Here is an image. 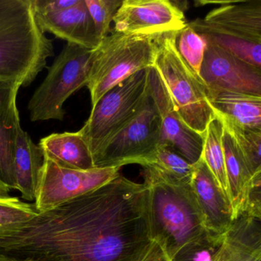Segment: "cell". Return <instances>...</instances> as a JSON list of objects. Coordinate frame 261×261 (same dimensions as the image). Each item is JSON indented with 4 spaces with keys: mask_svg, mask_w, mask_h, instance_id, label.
<instances>
[{
    "mask_svg": "<svg viewBox=\"0 0 261 261\" xmlns=\"http://www.w3.org/2000/svg\"><path fill=\"white\" fill-rule=\"evenodd\" d=\"M149 188L119 175L0 230V261H137L153 240Z\"/></svg>",
    "mask_w": 261,
    "mask_h": 261,
    "instance_id": "cell-1",
    "label": "cell"
},
{
    "mask_svg": "<svg viewBox=\"0 0 261 261\" xmlns=\"http://www.w3.org/2000/svg\"><path fill=\"white\" fill-rule=\"evenodd\" d=\"M142 175L149 188V221L152 240L169 259L211 233L206 228L190 185L174 181L151 166Z\"/></svg>",
    "mask_w": 261,
    "mask_h": 261,
    "instance_id": "cell-2",
    "label": "cell"
},
{
    "mask_svg": "<svg viewBox=\"0 0 261 261\" xmlns=\"http://www.w3.org/2000/svg\"><path fill=\"white\" fill-rule=\"evenodd\" d=\"M54 54L53 39L38 25L31 0H0V82L30 86Z\"/></svg>",
    "mask_w": 261,
    "mask_h": 261,
    "instance_id": "cell-3",
    "label": "cell"
},
{
    "mask_svg": "<svg viewBox=\"0 0 261 261\" xmlns=\"http://www.w3.org/2000/svg\"><path fill=\"white\" fill-rule=\"evenodd\" d=\"M177 35L178 33L173 32L155 36L152 68L167 88L185 123L192 130L203 136L216 114L209 103L207 90L201 77L178 51Z\"/></svg>",
    "mask_w": 261,
    "mask_h": 261,
    "instance_id": "cell-4",
    "label": "cell"
},
{
    "mask_svg": "<svg viewBox=\"0 0 261 261\" xmlns=\"http://www.w3.org/2000/svg\"><path fill=\"white\" fill-rule=\"evenodd\" d=\"M188 24L206 42L261 68V0L224 2Z\"/></svg>",
    "mask_w": 261,
    "mask_h": 261,
    "instance_id": "cell-5",
    "label": "cell"
},
{
    "mask_svg": "<svg viewBox=\"0 0 261 261\" xmlns=\"http://www.w3.org/2000/svg\"><path fill=\"white\" fill-rule=\"evenodd\" d=\"M154 38L113 30L92 50L86 85L91 108L114 87L136 73L153 67Z\"/></svg>",
    "mask_w": 261,
    "mask_h": 261,
    "instance_id": "cell-6",
    "label": "cell"
},
{
    "mask_svg": "<svg viewBox=\"0 0 261 261\" xmlns=\"http://www.w3.org/2000/svg\"><path fill=\"white\" fill-rule=\"evenodd\" d=\"M151 68L136 73L114 87L91 108L79 131L95 163L107 145L126 127L150 98Z\"/></svg>",
    "mask_w": 261,
    "mask_h": 261,
    "instance_id": "cell-7",
    "label": "cell"
},
{
    "mask_svg": "<svg viewBox=\"0 0 261 261\" xmlns=\"http://www.w3.org/2000/svg\"><path fill=\"white\" fill-rule=\"evenodd\" d=\"M91 51L76 44H66L29 102L32 122L63 121L65 101L88 83Z\"/></svg>",
    "mask_w": 261,
    "mask_h": 261,
    "instance_id": "cell-8",
    "label": "cell"
},
{
    "mask_svg": "<svg viewBox=\"0 0 261 261\" xmlns=\"http://www.w3.org/2000/svg\"><path fill=\"white\" fill-rule=\"evenodd\" d=\"M120 169H73L44 155L33 204L38 212L54 208L105 186L120 175Z\"/></svg>",
    "mask_w": 261,
    "mask_h": 261,
    "instance_id": "cell-9",
    "label": "cell"
},
{
    "mask_svg": "<svg viewBox=\"0 0 261 261\" xmlns=\"http://www.w3.org/2000/svg\"><path fill=\"white\" fill-rule=\"evenodd\" d=\"M160 145L161 122L150 97L140 114L107 145L94 163V167L150 166Z\"/></svg>",
    "mask_w": 261,
    "mask_h": 261,
    "instance_id": "cell-10",
    "label": "cell"
},
{
    "mask_svg": "<svg viewBox=\"0 0 261 261\" xmlns=\"http://www.w3.org/2000/svg\"><path fill=\"white\" fill-rule=\"evenodd\" d=\"M113 22L114 31L148 36L178 33L187 24L182 10L169 0H123Z\"/></svg>",
    "mask_w": 261,
    "mask_h": 261,
    "instance_id": "cell-11",
    "label": "cell"
},
{
    "mask_svg": "<svg viewBox=\"0 0 261 261\" xmlns=\"http://www.w3.org/2000/svg\"><path fill=\"white\" fill-rule=\"evenodd\" d=\"M199 75L207 94L229 91L261 97V68L208 42Z\"/></svg>",
    "mask_w": 261,
    "mask_h": 261,
    "instance_id": "cell-12",
    "label": "cell"
},
{
    "mask_svg": "<svg viewBox=\"0 0 261 261\" xmlns=\"http://www.w3.org/2000/svg\"><path fill=\"white\" fill-rule=\"evenodd\" d=\"M150 97L161 122V145L175 151L193 165L201 156L203 136L192 130L181 118L167 88L156 71L151 68Z\"/></svg>",
    "mask_w": 261,
    "mask_h": 261,
    "instance_id": "cell-13",
    "label": "cell"
},
{
    "mask_svg": "<svg viewBox=\"0 0 261 261\" xmlns=\"http://www.w3.org/2000/svg\"><path fill=\"white\" fill-rule=\"evenodd\" d=\"M190 186L207 230L223 235L233 223L231 209L202 157L193 164Z\"/></svg>",
    "mask_w": 261,
    "mask_h": 261,
    "instance_id": "cell-14",
    "label": "cell"
},
{
    "mask_svg": "<svg viewBox=\"0 0 261 261\" xmlns=\"http://www.w3.org/2000/svg\"><path fill=\"white\" fill-rule=\"evenodd\" d=\"M34 15L44 33H51L67 42L91 50L95 49L100 44L85 0H80L74 7L57 13Z\"/></svg>",
    "mask_w": 261,
    "mask_h": 261,
    "instance_id": "cell-15",
    "label": "cell"
},
{
    "mask_svg": "<svg viewBox=\"0 0 261 261\" xmlns=\"http://www.w3.org/2000/svg\"><path fill=\"white\" fill-rule=\"evenodd\" d=\"M20 88L16 82H0V182L10 191L16 190L15 148L21 125L16 99Z\"/></svg>",
    "mask_w": 261,
    "mask_h": 261,
    "instance_id": "cell-16",
    "label": "cell"
},
{
    "mask_svg": "<svg viewBox=\"0 0 261 261\" xmlns=\"http://www.w3.org/2000/svg\"><path fill=\"white\" fill-rule=\"evenodd\" d=\"M222 142L229 201L234 221L247 212L252 193L256 188L261 187V178L252 175L238 145L224 128Z\"/></svg>",
    "mask_w": 261,
    "mask_h": 261,
    "instance_id": "cell-17",
    "label": "cell"
},
{
    "mask_svg": "<svg viewBox=\"0 0 261 261\" xmlns=\"http://www.w3.org/2000/svg\"><path fill=\"white\" fill-rule=\"evenodd\" d=\"M215 261H261V219L246 214L235 219Z\"/></svg>",
    "mask_w": 261,
    "mask_h": 261,
    "instance_id": "cell-18",
    "label": "cell"
},
{
    "mask_svg": "<svg viewBox=\"0 0 261 261\" xmlns=\"http://www.w3.org/2000/svg\"><path fill=\"white\" fill-rule=\"evenodd\" d=\"M44 155L28 133L18 128L14 155L16 190L25 201H34Z\"/></svg>",
    "mask_w": 261,
    "mask_h": 261,
    "instance_id": "cell-19",
    "label": "cell"
},
{
    "mask_svg": "<svg viewBox=\"0 0 261 261\" xmlns=\"http://www.w3.org/2000/svg\"><path fill=\"white\" fill-rule=\"evenodd\" d=\"M207 97L218 117L241 126L261 129V97L229 91L208 93Z\"/></svg>",
    "mask_w": 261,
    "mask_h": 261,
    "instance_id": "cell-20",
    "label": "cell"
},
{
    "mask_svg": "<svg viewBox=\"0 0 261 261\" xmlns=\"http://www.w3.org/2000/svg\"><path fill=\"white\" fill-rule=\"evenodd\" d=\"M39 146L44 155L73 169L94 168L88 145L80 133L51 134L41 139Z\"/></svg>",
    "mask_w": 261,
    "mask_h": 261,
    "instance_id": "cell-21",
    "label": "cell"
},
{
    "mask_svg": "<svg viewBox=\"0 0 261 261\" xmlns=\"http://www.w3.org/2000/svg\"><path fill=\"white\" fill-rule=\"evenodd\" d=\"M224 126L219 117L211 120L203 135V149L201 157L213 175L218 188L229 201L228 186L226 175L225 160L223 149Z\"/></svg>",
    "mask_w": 261,
    "mask_h": 261,
    "instance_id": "cell-22",
    "label": "cell"
},
{
    "mask_svg": "<svg viewBox=\"0 0 261 261\" xmlns=\"http://www.w3.org/2000/svg\"><path fill=\"white\" fill-rule=\"evenodd\" d=\"M218 117V116H217ZM219 117L231 135L255 178H261V129L244 127Z\"/></svg>",
    "mask_w": 261,
    "mask_h": 261,
    "instance_id": "cell-23",
    "label": "cell"
},
{
    "mask_svg": "<svg viewBox=\"0 0 261 261\" xmlns=\"http://www.w3.org/2000/svg\"><path fill=\"white\" fill-rule=\"evenodd\" d=\"M149 166L181 184L189 186L192 181L193 165L164 145H160L153 163Z\"/></svg>",
    "mask_w": 261,
    "mask_h": 261,
    "instance_id": "cell-24",
    "label": "cell"
},
{
    "mask_svg": "<svg viewBox=\"0 0 261 261\" xmlns=\"http://www.w3.org/2000/svg\"><path fill=\"white\" fill-rule=\"evenodd\" d=\"M176 45L180 55L199 75L207 42L187 23L178 32Z\"/></svg>",
    "mask_w": 261,
    "mask_h": 261,
    "instance_id": "cell-25",
    "label": "cell"
},
{
    "mask_svg": "<svg viewBox=\"0 0 261 261\" xmlns=\"http://www.w3.org/2000/svg\"><path fill=\"white\" fill-rule=\"evenodd\" d=\"M34 204L11 195H0V230L22 224L37 215Z\"/></svg>",
    "mask_w": 261,
    "mask_h": 261,
    "instance_id": "cell-26",
    "label": "cell"
},
{
    "mask_svg": "<svg viewBox=\"0 0 261 261\" xmlns=\"http://www.w3.org/2000/svg\"><path fill=\"white\" fill-rule=\"evenodd\" d=\"M223 235L211 232L201 239L181 249L170 260L215 261L222 244Z\"/></svg>",
    "mask_w": 261,
    "mask_h": 261,
    "instance_id": "cell-27",
    "label": "cell"
},
{
    "mask_svg": "<svg viewBox=\"0 0 261 261\" xmlns=\"http://www.w3.org/2000/svg\"><path fill=\"white\" fill-rule=\"evenodd\" d=\"M95 27L99 40L101 42L111 32V24L121 6V0H85Z\"/></svg>",
    "mask_w": 261,
    "mask_h": 261,
    "instance_id": "cell-28",
    "label": "cell"
},
{
    "mask_svg": "<svg viewBox=\"0 0 261 261\" xmlns=\"http://www.w3.org/2000/svg\"><path fill=\"white\" fill-rule=\"evenodd\" d=\"M80 0H31L35 14H47L57 13L71 8L79 4Z\"/></svg>",
    "mask_w": 261,
    "mask_h": 261,
    "instance_id": "cell-29",
    "label": "cell"
},
{
    "mask_svg": "<svg viewBox=\"0 0 261 261\" xmlns=\"http://www.w3.org/2000/svg\"><path fill=\"white\" fill-rule=\"evenodd\" d=\"M137 261H171L163 247L155 241H152L144 253Z\"/></svg>",
    "mask_w": 261,
    "mask_h": 261,
    "instance_id": "cell-30",
    "label": "cell"
},
{
    "mask_svg": "<svg viewBox=\"0 0 261 261\" xmlns=\"http://www.w3.org/2000/svg\"><path fill=\"white\" fill-rule=\"evenodd\" d=\"M10 190L2 182H0V195H10Z\"/></svg>",
    "mask_w": 261,
    "mask_h": 261,
    "instance_id": "cell-31",
    "label": "cell"
}]
</instances>
